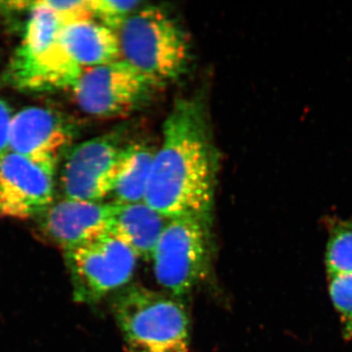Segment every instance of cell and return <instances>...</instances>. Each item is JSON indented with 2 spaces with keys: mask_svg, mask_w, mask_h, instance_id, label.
Listing matches in <instances>:
<instances>
[{
  "mask_svg": "<svg viewBox=\"0 0 352 352\" xmlns=\"http://www.w3.org/2000/svg\"><path fill=\"white\" fill-rule=\"evenodd\" d=\"M54 171L13 152L0 160V217H38L54 201Z\"/></svg>",
  "mask_w": 352,
  "mask_h": 352,
  "instance_id": "8",
  "label": "cell"
},
{
  "mask_svg": "<svg viewBox=\"0 0 352 352\" xmlns=\"http://www.w3.org/2000/svg\"><path fill=\"white\" fill-rule=\"evenodd\" d=\"M156 152L157 150L147 143L134 142L124 146L120 154L112 193L115 203L144 201Z\"/></svg>",
  "mask_w": 352,
  "mask_h": 352,
  "instance_id": "13",
  "label": "cell"
},
{
  "mask_svg": "<svg viewBox=\"0 0 352 352\" xmlns=\"http://www.w3.org/2000/svg\"><path fill=\"white\" fill-rule=\"evenodd\" d=\"M59 41L72 62L82 71L120 59L117 32L94 19L65 23Z\"/></svg>",
  "mask_w": 352,
  "mask_h": 352,
  "instance_id": "11",
  "label": "cell"
},
{
  "mask_svg": "<svg viewBox=\"0 0 352 352\" xmlns=\"http://www.w3.org/2000/svg\"><path fill=\"white\" fill-rule=\"evenodd\" d=\"M142 2L138 0H89L92 19L118 32L127 19L138 10Z\"/></svg>",
  "mask_w": 352,
  "mask_h": 352,
  "instance_id": "15",
  "label": "cell"
},
{
  "mask_svg": "<svg viewBox=\"0 0 352 352\" xmlns=\"http://www.w3.org/2000/svg\"><path fill=\"white\" fill-rule=\"evenodd\" d=\"M329 292L342 320L346 339L352 338V274L329 276Z\"/></svg>",
  "mask_w": 352,
  "mask_h": 352,
  "instance_id": "16",
  "label": "cell"
},
{
  "mask_svg": "<svg viewBox=\"0 0 352 352\" xmlns=\"http://www.w3.org/2000/svg\"><path fill=\"white\" fill-rule=\"evenodd\" d=\"M113 308L129 351L188 352V316L175 298L132 286L120 294Z\"/></svg>",
  "mask_w": 352,
  "mask_h": 352,
  "instance_id": "3",
  "label": "cell"
},
{
  "mask_svg": "<svg viewBox=\"0 0 352 352\" xmlns=\"http://www.w3.org/2000/svg\"><path fill=\"white\" fill-rule=\"evenodd\" d=\"M13 113L10 106L0 98V160L10 152V129Z\"/></svg>",
  "mask_w": 352,
  "mask_h": 352,
  "instance_id": "17",
  "label": "cell"
},
{
  "mask_svg": "<svg viewBox=\"0 0 352 352\" xmlns=\"http://www.w3.org/2000/svg\"><path fill=\"white\" fill-rule=\"evenodd\" d=\"M217 154L201 102H175L164 124L144 203L166 219L194 217L210 223Z\"/></svg>",
  "mask_w": 352,
  "mask_h": 352,
  "instance_id": "1",
  "label": "cell"
},
{
  "mask_svg": "<svg viewBox=\"0 0 352 352\" xmlns=\"http://www.w3.org/2000/svg\"><path fill=\"white\" fill-rule=\"evenodd\" d=\"M156 87L138 69L120 59L87 69L71 89L83 112L110 118L135 110Z\"/></svg>",
  "mask_w": 352,
  "mask_h": 352,
  "instance_id": "6",
  "label": "cell"
},
{
  "mask_svg": "<svg viewBox=\"0 0 352 352\" xmlns=\"http://www.w3.org/2000/svg\"><path fill=\"white\" fill-rule=\"evenodd\" d=\"M120 59L160 87L177 80L190 60L187 34L163 8H139L117 32Z\"/></svg>",
  "mask_w": 352,
  "mask_h": 352,
  "instance_id": "2",
  "label": "cell"
},
{
  "mask_svg": "<svg viewBox=\"0 0 352 352\" xmlns=\"http://www.w3.org/2000/svg\"><path fill=\"white\" fill-rule=\"evenodd\" d=\"M124 147L118 134L98 136L72 147L61 173L65 198L102 201L112 195Z\"/></svg>",
  "mask_w": 352,
  "mask_h": 352,
  "instance_id": "7",
  "label": "cell"
},
{
  "mask_svg": "<svg viewBox=\"0 0 352 352\" xmlns=\"http://www.w3.org/2000/svg\"><path fill=\"white\" fill-rule=\"evenodd\" d=\"M327 221L328 275L352 274V222L338 217H330Z\"/></svg>",
  "mask_w": 352,
  "mask_h": 352,
  "instance_id": "14",
  "label": "cell"
},
{
  "mask_svg": "<svg viewBox=\"0 0 352 352\" xmlns=\"http://www.w3.org/2000/svg\"><path fill=\"white\" fill-rule=\"evenodd\" d=\"M138 258L129 245L110 233L65 252L76 300L98 302L124 287L133 276Z\"/></svg>",
  "mask_w": 352,
  "mask_h": 352,
  "instance_id": "5",
  "label": "cell"
},
{
  "mask_svg": "<svg viewBox=\"0 0 352 352\" xmlns=\"http://www.w3.org/2000/svg\"><path fill=\"white\" fill-rule=\"evenodd\" d=\"M118 203L64 200L39 215V231L64 252L110 232Z\"/></svg>",
  "mask_w": 352,
  "mask_h": 352,
  "instance_id": "10",
  "label": "cell"
},
{
  "mask_svg": "<svg viewBox=\"0 0 352 352\" xmlns=\"http://www.w3.org/2000/svg\"><path fill=\"white\" fill-rule=\"evenodd\" d=\"M168 219L155 212L144 201L135 204H118L113 215L110 234L129 245L138 258L152 259Z\"/></svg>",
  "mask_w": 352,
  "mask_h": 352,
  "instance_id": "12",
  "label": "cell"
},
{
  "mask_svg": "<svg viewBox=\"0 0 352 352\" xmlns=\"http://www.w3.org/2000/svg\"><path fill=\"white\" fill-rule=\"evenodd\" d=\"M74 131L60 113L43 107H28L13 115L10 152L56 173L58 164L71 149Z\"/></svg>",
  "mask_w": 352,
  "mask_h": 352,
  "instance_id": "9",
  "label": "cell"
},
{
  "mask_svg": "<svg viewBox=\"0 0 352 352\" xmlns=\"http://www.w3.org/2000/svg\"><path fill=\"white\" fill-rule=\"evenodd\" d=\"M210 223L194 217L168 220L152 261L157 283L175 296L188 294L208 274Z\"/></svg>",
  "mask_w": 352,
  "mask_h": 352,
  "instance_id": "4",
  "label": "cell"
}]
</instances>
